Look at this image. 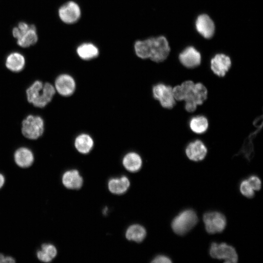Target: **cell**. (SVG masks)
Instances as JSON below:
<instances>
[{
	"label": "cell",
	"mask_w": 263,
	"mask_h": 263,
	"mask_svg": "<svg viewBox=\"0 0 263 263\" xmlns=\"http://www.w3.org/2000/svg\"><path fill=\"white\" fill-rule=\"evenodd\" d=\"M134 50L137 56L141 58H150L154 62H160L168 56L170 47L166 38L160 36L136 41Z\"/></svg>",
	"instance_id": "cell-1"
},
{
	"label": "cell",
	"mask_w": 263,
	"mask_h": 263,
	"mask_svg": "<svg viewBox=\"0 0 263 263\" xmlns=\"http://www.w3.org/2000/svg\"><path fill=\"white\" fill-rule=\"evenodd\" d=\"M55 92V87L50 83L37 80L27 89V98L35 107L42 108L52 100Z\"/></svg>",
	"instance_id": "cell-2"
},
{
	"label": "cell",
	"mask_w": 263,
	"mask_h": 263,
	"mask_svg": "<svg viewBox=\"0 0 263 263\" xmlns=\"http://www.w3.org/2000/svg\"><path fill=\"white\" fill-rule=\"evenodd\" d=\"M198 216L192 209H186L180 212L171 222V228L176 234L184 235L197 223Z\"/></svg>",
	"instance_id": "cell-3"
},
{
	"label": "cell",
	"mask_w": 263,
	"mask_h": 263,
	"mask_svg": "<svg viewBox=\"0 0 263 263\" xmlns=\"http://www.w3.org/2000/svg\"><path fill=\"white\" fill-rule=\"evenodd\" d=\"M17 39V44L22 48L34 45L38 40L37 29L35 25H29L25 22H20L12 32Z\"/></svg>",
	"instance_id": "cell-4"
},
{
	"label": "cell",
	"mask_w": 263,
	"mask_h": 263,
	"mask_svg": "<svg viewBox=\"0 0 263 263\" xmlns=\"http://www.w3.org/2000/svg\"><path fill=\"white\" fill-rule=\"evenodd\" d=\"M23 135L30 139H37L43 134L44 122L38 116L29 115L22 122Z\"/></svg>",
	"instance_id": "cell-5"
},
{
	"label": "cell",
	"mask_w": 263,
	"mask_h": 263,
	"mask_svg": "<svg viewBox=\"0 0 263 263\" xmlns=\"http://www.w3.org/2000/svg\"><path fill=\"white\" fill-rule=\"evenodd\" d=\"M209 251L211 257L223 260L225 263H235L238 261V255L235 248L225 243L212 242Z\"/></svg>",
	"instance_id": "cell-6"
},
{
	"label": "cell",
	"mask_w": 263,
	"mask_h": 263,
	"mask_svg": "<svg viewBox=\"0 0 263 263\" xmlns=\"http://www.w3.org/2000/svg\"><path fill=\"white\" fill-rule=\"evenodd\" d=\"M203 222L205 229L209 234L222 232L225 228L226 220L225 215L218 211H208L204 213Z\"/></svg>",
	"instance_id": "cell-7"
},
{
	"label": "cell",
	"mask_w": 263,
	"mask_h": 263,
	"mask_svg": "<svg viewBox=\"0 0 263 263\" xmlns=\"http://www.w3.org/2000/svg\"><path fill=\"white\" fill-rule=\"evenodd\" d=\"M154 98L159 100L161 105L166 109H171L175 105L172 88L163 83H158L152 88Z\"/></svg>",
	"instance_id": "cell-8"
},
{
	"label": "cell",
	"mask_w": 263,
	"mask_h": 263,
	"mask_svg": "<svg viewBox=\"0 0 263 263\" xmlns=\"http://www.w3.org/2000/svg\"><path fill=\"white\" fill-rule=\"evenodd\" d=\"M253 124L256 128V130L248 136L239 152L235 155V156L243 155L248 161L252 159L255 154L253 140L262 128L263 116L256 118L253 122Z\"/></svg>",
	"instance_id": "cell-9"
},
{
	"label": "cell",
	"mask_w": 263,
	"mask_h": 263,
	"mask_svg": "<svg viewBox=\"0 0 263 263\" xmlns=\"http://www.w3.org/2000/svg\"><path fill=\"white\" fill-rule=\"evenodd\" d=\"M58 13L60 19L63 22L72 24L79 19L81 10L76 2L70 1L62 5L58 9Z\"/></svg>",
	"instance_id": "cell-10"
},
{
	"label": "cell",
	"mask_w": 263,
	"mask_h": 263,
	"mask_svg": "<svg viewBox=\"0 0 263 263\" xmlns=\"http://www.w3.org/2000/svg\"><path fill=\"white\" fill-rule=\"evenodd\" d=\"M55 89L61 95L68 96L75 91V82L70 75L62 74L59 75L55 83Z\"/></svg>",
	"instance_id": "cell-11"
},
{
	"label": "cell",
	"mask_w": 263,
	"mask_h": 263,
	"mask_svg": "<svg viewBox=\"0 0 263 263\" xmlns=\"http://www.w3.org/2000/svg\"><path fill=\"white\" fill-rule=\"evenodd\" d=\"M211 69L216 75L223 77L230 68L231 61L227 56L223 54L215 55L210 62Z\"/></svg>",
	"instance_id": "cell-12"
},
{
	"label": "cell",
	"mask_w": 263,
	"mask_h": 263,
	"mask_svg": "<svg viewBox=\"0 0 263 263\" xmlns=\"http://www.w3.org/2000/svg\"><path fill=\"white\" fill-rule=\"evenodd\" d=\"M185 152L190 160L198 162L205 158L207 154V148L202 141L196 140L187 145Z\"/></svg>",
	"instance_id": "cell-13"
},
{
	"label": "cell",
	"mask_w": 263,
	"mask_h": 263,
	"mask_svg": "<svg viewBox=\"0 0 263 263\" xmlns=\"http://www.w3.org/2000/svg\"><path fill=\"white\" fill-rule=\"evenodd\" d=\"M180 62L188 68H194L201 63V56L200 53L193 47L185 49L179 56Z\"/></svg>",
	"instance_id": "cell-14"
},
{
	"label": "cell",
	"mask_w": 263,
	"mask_h": 263,
	"mask_svg": "<svg viewBox=\"0 0 263 263\" xmlns=\"http://www.w3.org/2000/svg\"><path fill=\"white\" fill-rule=\"evenodd\" d=\"M197 31L205 38H210L212 37L215 31L213 21L207 15L199 16L196 21Z\"/></svg>",
	"instance_id": "cell-15"
},
{
	"label": "cell",
	"mask_w": 263,
	"mask_h": 263,
	"mask_svg": "<svg viewBox=\"0 0 263 263\" xmlns=\"http://www.w3.org/2000/svg\"><path fill=\"white\" fill-rule=\"evenodd\" d=\"M207 95V91L206 87L201 83H197L194 84L191 92L184 101L200 105L206 100Z\"/></svg>",
	"instance_id": "cell-16"
},
{
	"label": "cell",
	"mask_w": 263,
	"mask_h": 263,
	"mask_svg": "<svg viewBox=\"0 0 263 263\" xmlns=\"http://www.w3.org/2000/svg\"><path fill=\"white\" fill-rule=\"evenodd\" d=\"M14 160L19 167L26 168L32 165L34 157L30 150L25 147H21L15 152Z\"/></svg>",
	"instance_id": "cell-17"
},
{
	"label": "cell",
	"mask_w": 263,
	"mask_h": 263,
	"mask_svg": "<svg viewBox=\"0 0 263 263\" xmlns=\"http://www.w3.org/2000/svg\"><path fill=\"white\" fill-rule=\"evenodd\" d=\"M62 182L63 185L69 189H78L82 185L83 179L77 170H70L62 175Z\"/></svg>",
	"instance_id": "cell-18"
},
{
	"label": "cell",
	"mask_w": 263,
	"mask_h": 263,
	"mask_svg": "<svg viewBox=\"0 0 263 263\" xmlns=\"http://www.w3.org/2000/svg\"><path fill=\"white\" fill-rule=\"evenodd\" d=\"M25 59L20 53L15 52L10 53L6 57V67L14 72H19L24 67Z\"/></svg>",
	"instance_id": "cell-19"
},
{
	"label": "cell",
	"mask_w": 263,
	"mask_h": 263,
	"mask_svg": "<svg viewBox=\"0 0 263 263\" xmlns=\"http://www.w3.org/2000/svg\"><path fill=\"white\" fill-rule=\"evenodd\" d=\"M57 250L55 245L49 243L41 245L40 249L37 252L38 259L44 263L51 262L56 256Z\"/></svg>",
	"instance_id": "cell-20"
},
{
	"label": "cell",
	"mask_w": 263,
	"mask_h": 263,
	"mask_svg": "<svg viewBox=\"0 0 263 263\" xmlns=\"http://www.w3.org/2000/svg\"><path fill=\"white\" fill-rule=\"evenodd\" d=\"M78 56L84 60H90L98 56V48L91 43H84L80 45L76 49Z\"/></svg>",
	"instance_id": "cell-21"
},
{
	"label": "cell",
	"mask_w": 263,
	"mask_h": 263,
	"mask_svg": "<svg viewBox=\"0 0 263 263\" xmlns=\"http://www.w3.org/2000/svg\"><path fill=\"white\" fill-rule=\"evenodd\" d=\"M129 186V180L126 176H122L120 178L111 179L108 183L110 191L118 194L125 192Z\"/></svg>",
	"instance_id": "cell-22"
},
{
	"label": "cell",
	"mask_w": 263,
	"mask_h": 263,
	"mask_svg": "<svg viewBox=\"0 0 263 263\" xmlns=\"http://www.w3.org/2000/svg\"><path fill=\"white\" fill-rule=\"evenodd\" d=\"M94 141L92 138L87 134H81L76 137L75 141L76 149L80 153L86 154L92 149Z\"/></svg>",
	"instance_id": "cell-23"
},
{
	"label": "cell",
	"mask_w": 263,
	"mask_h": 263,
	"mask_svg": "<svg viewBox=\"0 0 263 263\" xmlns=\"http://www.w3.org/2000/svg\"><path fill=\"white\" fill-rule=\"evenodd\" d=\"M194 83L191 80H187L183 82L180 85H177L172 88V92L174 99L177 101L184 100L190 93Z\"/></svg>",
	"instance_id": "cell-24"
},
{
	"label": "cell",
	"mask_w": 263,
	"mask_h": 263,
	"mask_svg": "<svg viewBox=\"0 0 263 263\" xmlns=\"http://www.w3.org/2000/svg\"><path fill=\"white\" fill-rule=\"evenodd\" d=\"M123 164L127 170L135 172L141 168L142 160L138 154L135 152H130L124 156Z\"/></svg>",
	"instance_id": "cell-25"
},
{
	"label": "cell",
	"mask_w": 263,
	"mask_h": 263,
	"mask_svg": "<svg viewBox=\"0 0 263 263\" xmlns=\"http://www.w3.org/2000/svg\"><path fill=\"white\" fill-rule=\"evenodd\" d=\"M189 127L191 131L196 133H203L208 127L207 119L203 115L193 117L189 121Z\"/></svg>",
	"instance_id": "cell-26"
},
{
	"label": "cell",
	"mask_w": 263,
	"mask_h": 263,
	"mask_svg": "<svg viewBox=\"0 0 263 263\" xmlns=\"http://www.w3.org/2000/svg\"><path fill=\"white\" fill-rule=\"evenodd\" d=\"M146 235L145 229L140 225H131L127 229L126 236L129 240H132L136 242L143 241Z\"/></svg>",
	"instance_id": "cell-27"
},
{
	"label": "cell",
	"mask_w": 263,
	"mask_h": 263,
	"mask_svg": "<svg viewBox=\"0 0 263 263\" xmlns=\"http://www.w3.org/2000/svg\"><path fill=\"white\" fill-rule=\"evenodd\" d=\"M240 191L245 197L251 198L254 196V190L250 186L247 179L242 180L240 184Z\"/></svg>",
	"instance_id": "cell-28"
},
{
	"label": "cell",
	"mask_w": 263,
	"mask_h": 263,
	"mask_svg": "<svg viewBox=\"0 0 263 263\" xmlns=\"http://www.w3.org/2000/svg\"><path fill=\"white\" fill-rule=\"evenodd\" d=\"M247 180L254 190H259L261 189L262 186L261 181L257 176L255 175H251Z\"/></svg>",
	"instance_id": "cell-29"
},
{
	"label": "cell",
	"mask_w": 263,
	"mask_h": 263,
	"mask_svg": "<svg viewBox=\"0 0 263 263\" xmlns=\"http://www.w3.org/2000/svg\"><path fill=\"white\" fill-rule=\"evenodd\" d=\"M154 263H170L172 262L169 258L164 255L156 256L151 262Z\"/></svg>",
	"instance_id": "cell-30"
},
{
	"label": "cell",
	"mask_w": 263,
	"mask_h": 263,
	"mask_svg": "<svg viewBox=\"0 0 263 263\" xmlns=\"http://www.w3.org/2000/svg\"><path fill=\"white\" fill-rule=\"evenodd\" d=\"M15 260L11 256H5L0 253V263H14Z\"/></svg>",
	"instance_id": "cell-31"
},
{
	"label": "cell",
	"mask_w": 263,
	"mask_h": 263,
	"mask_svg": "<svg viewBox=\"0 0 263 263\" xmlns=\"http://www.w3.org/2000/svg\"><path fill=\"white\" fill-rule=\"evenodd\" d=\"M5 183L4 176L1 173H0V189L3 187Z\"/></svg>",
	"instance_id": "cell-32"
}]
</instances>
